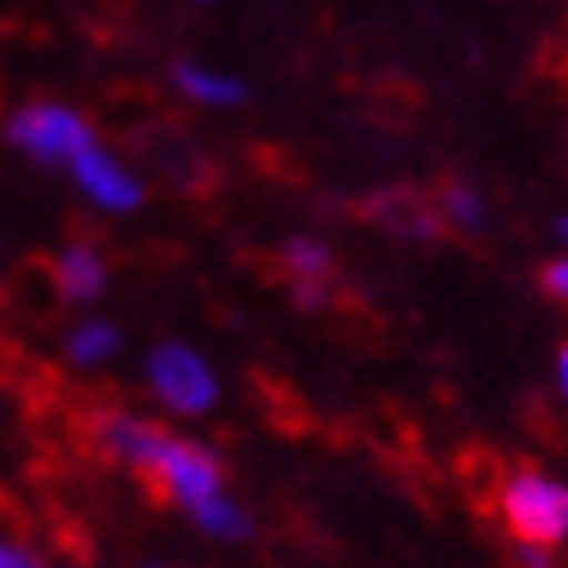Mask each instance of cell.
<instances>
[{
  "mask_svg": "<svg viewBox=\"0 0 568 568\" xmlns=\"http://www.w3.org/2000/svg\"><path fill=\"white\" fill-rule=\"evenodd\" d=\"M499 523L513 546L564 550L568 546V480L540 466H513L494 489Z\"/></svg>",
  "mask_w": 568,
  "mask_h": 568,
  "instance_id": "cell-1",
  "label": "cell"
},
{
  "mask_svg": "<svg viewBox=\"0 0 568 568\" xmlns=\"http://www.w3.org/2000/svg\"><path fill=\"white\" fill-rule=\"evenodd\" d=\"M6 145L14 154H23L38 169H65L75 154H84L89 145H99L93 135V122L70 108L61 99H33V103H19L10 116H6Z\"/></svg>",
  "mask_w": 568,
  "mask_h": 568,
  "instance_id": "cell-2",
  "label": "cell"
},
{
  "mask_svg": "<svg viewBox=\"0 0 568 568\" xmlns=\"http://www.w3.org/2000/svg\"><path fill=\"white\" fill-rule=\"evenodd\" d=\"M140 373H145V387L159 400V410H169L173 419H205L224 396L215 364L186 341H159L145 354Z\"/></svg>",
  "mask_w": 568,
  "mask_h": 568,
  "instance_id": "cell-3",
  "label": "cell"
},
{
  "mask_svg": "<svg viewBox=\"0 0 568 568\" xmlns=\"http://www.w3.org/2000/svg\"><path fill=\"white\" fill-rule=\"evenodd\" d=\"M145 480L159 489L163 504H173L178 513H192L201 508L205 499H215V494L229 489V476H224V462L215 447H205L186 434H163L154 457L145 466Z\"/></svg>",
  "mask_w": 568,
  "mask_h": 568,
  "instance_id": "cell-4",
  "label": "cell"
},
{
  "mask_svg": "<svg viewBox=\"0 0 568 568\" xmlns=\"http://www.w3.org/2000/svg\"><path fill=\"white\" fill-rule=\"evenodd\" d=\"M70 186L103 215H135L145 205V182L122 154H112L108 145H89L84 154H75L65 163Z\"/></svg>",
  "mask_w": 568,
  "mask_h": 568,
  "instance_id": "cell-5",
  "label": "cell"
},
{
  "mask_svg": "<svg viewBox=\"0 0 568 568\" xmlns=\"http://www.w3.org/2000/svg\"><path fill=\"white\" fill-rule=\"evenodd\" d=\"M169 434L159 419L140 415V410H126V406H103L89 415V438L93 447L122 470H135V476H145V466L154 457L159 438Z\"/></svg>",
  "mask_w": 568,
  "mask_h": 568,
  "instance_id": "cell-6",
  "label": "cell"
},
{
  "mask_svg": "<svg viewBox=\"0 0 568 568\" xmlns=\"http://www.w3.org/2000/svg\"><path fill=\"white\" fill-rule=\"evenodd\" d=\"M52 284H57L61 303H70V307H93V303H103L108 284H112V266H108L103 247L89 243V239L65 243V247L57 252V262H52Z\"/></svg>",
  "mask_w": 568,
  "mask_h": 568,
  "instance_id": "cell-7",
  "label": "cell"
},
{
  "mask_svg": "<svg viewBox=\"0 0 568 568\" xmlns=\"http://www.w3.org/2000/svg\"><path fill=\"white\" fill-rule=\"evenodd\" d=\"M169 84L182 93L186 103L210 108V112H229V108L247 103V84L239 75H229V70H220V65L192 61V57H182V61L169 65Z\"/></svg>",
  "mask_w": 568,
  "mask_h": 568,
  "instance_id": "cell-8",
  "label": "cell"
},
{
  "mask_svg": "<svg viewBox=\"0 0 568 568\" xmlns=\"http://www.w3.org/2000/svg\"><path fill=\"white\" fill-rule=\"evenodd\" d=\"M122 349H126V331L116 326L112 317H93V313L80 317V322H70V326H65V336H61L65 364H70V368H80V373L108 368Z\"/></svg>",
  "mask_w": 568,
  "mask_h": 568,
  "instance_id": "cell-9",
  "label": "cell"
},
{
  "mask_svg": "<svg viewBox=\"0 0 568 568\" xmlns=\"http://www.w3.org/2000/svg\"><path fill=\"white\" fill-rule=\"evenodd\" d=\"M186 523H192L201 536L210 540H220V546H243V540H252L256 531V517L243 499H233V494H215V499H205L201 508L186 513Z\"/></svg>",
  "mask_w": 568,
  "mask_h": 568,
  "instance_id": "cell-10",
  "label": "cell"
},
{
  "mask_svg": "<svg viewBox=\"0 0 568 568\" xmlns=\"http://www.w3.org/2000/svg\"><path fill=\"white\" fill-rule=\"evenodd\" d=\"M373 210H377V224H387L406 243H434L443 233L438 210L429 201H419L415 192H387V196H377Z\"/></svg>",
  "mask_w": 568,
  "mask_h": 568,
  "instance_id": "cell-11",
  "label": "cell"
},
{
  "mask_svg": "<svg viewBox=\"0 0 568 568\" xmlns=\"http://www.w3.org/2000/svg\"><path fill=\"white\" fill-rule=\"evenodd\" d=\"M280 266L290 271V280H307V284H331L336 280V252L317 233H290L280 247Z\"/></svg>",
  "mask_w": 568,
  "mask_h": 568,
  "instance_id": "cell-12",
  "label": "cell"
},
{
  "mask_svg": "<svg viewBox=\"0 0 568 568\" xmlns=\"http://www.w3.org/2000/svg\"><path fill=\"white\" fill-rule=\"evenodd\" d=\"M434 210H438V224L457 229V233H485V224H489V201L470 182H447Z\"/></svg>",
  "mask_w": 568,
  "mask_h": 568,
  "instance_id": "cell-13",
  "label": "cell"
},
{
  "mask_svg": "<svg viewBox=\"0 0 568 568\" xmlns=\"http://www.w3.org/2000/svg\"><path fill=\"white\" fill-rule=\"evenodd\" d=\"M540 294H546L550 303H559V307H568V247L540 266Z\"/></svg>",
  "mask_w": 568,
  "mask_h": 568,
  "instance_id": "cell-14",
  "label": "cell"
},
{
  "mask_svg": "<svg viewBox=\"0 0 568 568\" xmlns=\"http://www.w3.org/2000/svg\"><path fill=\"white\" fill-rule=\"evenodd\" d=\"M0 568H47L29 546H19L14 536L0 531Z\"/></svg>",
  "mask_w": 568,
  "mask_h": 568,
  "instance_id": "cell-15",
  "label": "cell"
},
{
  "mask_svg": "<svg viewBox=\"0 0 568 568\" xmlns=\"http://www.w3.org/2000/svg\"><path fill=\"white\" fill-rule=\"evenodd\" d=\"M513 564L517 568H559L555 550H536V546H513Z\"/></svg>",
  "mask_w": 568,
  "mask_h": 568,
  "instance_id": "cell-16",
  "label": "cell"
},
{
  "mask_svg": "<svg viewBox=\"0 0 568 568\" xmlns=\"http://www.w3.org/2000/svg\"><path fill=\"white\" fill-rule=\"evenodd\" d=\"M555 387H559V400L568 406V341H564L559 354H555Z\"/></svg>",
  "mask_w": 568,
  "mask_h": 568,
  "instance_id": "cell-17",
  "label": "cell"
},
{
  "mask_svg": "<svg viewBox=\"0 0 568 568\" xmlns=\"http://www.w3.org/2000/svg\"><path fill=\"white\" fill-rule=\"evenodd\" d=\"M555 239L568 247V215H559V220H555Z\"/></svg>",
  "mask_w": 568,
  "mask_h": 568,
  "instance_id": "cell-18",
  "label": "cell"
},
{
  "mask_svg": "<svg viewBox=\"0 0 568 568\" xmlns=\"http://www.w3.org/2000/svg\"><path fill=\"white\" fill-rule=\"evenodd\" d=\"M140 568H178V564H140Z\"/></svg>",
  "mask_w": 568,
  "mask_h": 568,
  "instance_id": "cell-19",
  "label": "cell"
},
{
  "mask_svg": "<svg viewBox=\"0 0 568 568\" xmlns=\"http://www.w3.org/2000/svg\"><path fill=\"white\" fill-rule=\"evenodd\" d=\"M201 6H215V0H201Z\"/></svg>",
  "mask_w": 568,
  "mask_h": 568,
  "instance_id": "cell-20",
  "label": "cell"
},
{
  "mask_svg": "<svg viewBox=\"0 0 568 568\" xmlns=\"http://www.w3.org/2000/svg\"><path fill=\"white\" fill-rule=\"evenodd\" d=\"M564 555H568V546H564Z\"/></svg>",
  "mask_w": 568,
  "mask_h": 568,
  "instance_id": "cell-21",
  "label": "cell"
}]
</instances>
